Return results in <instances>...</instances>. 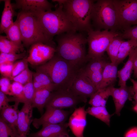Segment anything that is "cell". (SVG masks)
I'll return each mask as SVG.
<instances>
[{
	"instance_id": "13",
	"label": "cell",
	"mask_w": 137,
	"mask_h": 137,
	"mask_svg": "<svg viewBox=\"0 0 137 137\" xmlns=\"http://www.w3.org/2000/svg\"><path fill=\"white\" fill-rule=\"evenodd\" d=\"M87 113L85 106L76 108L70 116L68 127L76 137H84L83 133L87 125Z\"/></svg>"
},
{
	"instance_id": "1",
	"label": "cell",
	"mask_w": 137,
	"mask_h": 137,
	"mask_svg": "<svg viewBox=\"0 0 137 137\" xmlns=\"http://www.w3.org/2000/svg\"><path fill=\"white\" fill-rule=\"evenodd\" d=\"M83 32L72 31L57 35L56 53L82 68L88 61L85 46L86 38Z\"/></svg>"
},
{
	"instance_id": "27",
	"label": "cell",
	"mask_w": 137,
	"mask_h": 137,
	"mask_svg": "<svg viewBox=\"0 0 137 137\" xmlns=\"http://www.w3.org/2000/svg\"><path fill=\"white\" fill-rule=\"evenodd\" d=\"M137 47V40L130 39L127 41H124L119 47L116 63L118 65L122 62L130 52Z\"/></svg>"
},
{
	"instance_id": "2",
	"label": "cell",
	"mask_w": 137,
	"mask_h": 137,
	"mask_svg": "<svg viewBox=\"0 0 137 137\" xmlns=\"http://www.w3.org/2000/svg\"><path fill=\"white\" fill-rule=\"evenodd\" d=\"M81 68L55 53L50 60L38 66L36 69L45 72L49 76L56 90H70Z\"/></svg>"
},
{
	"instance_id": "12",
	"label": "cell",
	"mask_w": 137,
	"mask_h": 137,
	"mask_svg": "<svg viewBox=\"0 0 137 137\" xmlns=\"http://www.w3.org/2000/svg\"><path fill=\"white\" fill-rule=\"evenodd\" d=\"M70 89L86 99L97 91L95 85L83 72L82 68L78 73Z\"/></svg>"
},
{
	"instance_id": "6",
	"label": "cell",
	"mask_w": 137,
	"mask_h": 137,
	"mask_svg": "<svg viewBox=\"0 0 137 137\" xmlns=\"http://www.w3.org/2000/svg\"><path fill=\"white\" fill-rule=\"evenodd\" d=\"M91 20L94 30L117 31L119 29L113 0L95 1L92 7Z\"/></svg>"
},
{
	"instance_id": "23",
	"label": "cell",
	"mask_w": 137,
	"mask_h": 137,
	"mask_svg": "<svg viewBox=\"0 0 137 137\" xmlns=\"http://www.w3.org/2000/svg\"><path fill=\"white\" fill-rule=\"evenodd\" d=\"M112 86L97 90L90 98L89 104L92 106L106 107L107 99L111 95Z\"/></svg>"
},
{
	"instance_id": "37",
	"label": "cell",
	"mask_w": 137,
	"mask_h": 137,
	"mask_svg": "<svg viewBox=\"0 0 137 137\" xmlns=\"http://www.w3.org/2000/svg\"><path fill=\"white\" fill-rule=\"evenodd\" d=\"M121 36L123 39L137 40V25L131 26L125 29Z\"/></svg>"
},
{
	"instance_id": "16",
	"label": "cell",
	"mask_w": 137,
	"mask_h": 137,
	"mask_svg": "<svg viewBox=\"0 0 137 137\" xmlns=\"http://www.w3.org/2000/svg\"><path fill=\"white\" fill-rule=\"evenodd\" d=\"M39 131L32 133L28 137H57L60 136H68L67 128L68 123L47 124L42 126Z\"/></svg>"
},
{
	"instance_id": "18",
	"label": "cell",
	"mask_w": 137,
	"mask_h": 137,
	"mask_svg": "<svg viewBox=\"0 0 137 137\" xmlns=\"http://www.w3.org/2000/svg\"><path fill=\"white\" fill-rule=\"evenodd\" d=\"M128 56V59L124 66L117 72L118 85L120 87L126 85V81L130 78L134 62L137 57V47L130 52Z\"/></svg>"
},
{
	"instance_id": "5",
	"label": "cell",
	"mask_w": 137,
	"mask_h": 137,
	"mask_svg": "<svg viewBox=\"0 0 137 137\" xmlns=\"http://www.w3.org/2000/svg\"><path fill=\"white\" fill-rule=\"evenodd\" d=\"M95 1L66 0L63 10L76 31L88 32L93 29L91 15Z\"/></svg>"
},
{
	"instance_id": "46",
	"label": "cell",
	"mask_w": 137,
	"mask_h": 137,
	"mask_svg": "<svg viewBox=\"0 0 137 137\" xmlns=\"http://www.w3.org/2000/svg\"><path fill=\"white\" fill-rule=\"evenodd\" d=\"M133 98L136 104H137V93H135Z\"/></svg>"
},
{
	"instance_id": "19",
	"label": "cell",
	"mask_w": 137,
	"mask_h": 137,
	"mask_svg": "<svg viewBox=\"0 0 137 137\" xmlns=\"http://www.w3.org/2000/svg\"><path fill=\"white\" fill-rule=\"evenodd\" d=\"M19 103L15 102L14 105H9L0 110V118L8 125L16 130L19 111L18 106Z\"/></svg>"
},
{
	"instance_id": "24",
	"label": "cell",
	"mask_w": 137,
	"mask_h": 137,
	"mask_svg": "<svg viewBox=\"0 0 137 137\" xmlns=\"http://www.w3.org/2000/svg\"><path fill=\"white\" fill-rule=\"evenodd\" d=\"M121 95L119 100L115 105V113L118 116L120 115V112L127 100H132L134 95L132 87L126 85L120 87Z\"/></svg>"
},
{
	"instance_id": "31",
	"label": "cell",
	"mask_w": 137,
	"mask_h": 137,
	"mask_svg": "<svg viewBox=\"0 0 137 137\" xmlns=\"http://www.w3.org/2000/svg\"><path fill=\"white\" fill-rule=\"evenodd\" d=\"M27 56L25 51L19 53H0V64L13 63L17 60L22 59Z\"/></svg>"
},
{
	"instance_id": "41",
	"label": "cell",
	"mask_w": 137,
	"mask_h": 137,
	"mask_svg": "<svg viewBox=\"0 0 137 137\" xmlns=\"http://www.w3.org/2000/svg\"><path fill=\"white\" fill-rule=\"evenodd\" d=\"M121 95L120 89L112 86L111 89V95L114 103L116 104L119 100Z\"/></svg>"
},
{
	"instance_id": "15",
	"label": "cell",
	"mask_w": 137,
	"mask_h": 137,
	"mask_svg": "<svg viewBox=\"0 0 137 137\" xmlns=\"http://www.w3.org/2000/svg\"><path fill=\"white\" fill-rule=\"evenodd\" d=\"M33 108L31 104H24L19 111L17 127L18 134L26 136L29 134L30 126L33 119Z\"/></svg>"
},
{
	"instance_id": "10",
	"label": "cell",
	"mask_w": 137,
	"mask_h": 137,
	"mask_svg": "<svg viewBox=\"0 0 137 137\" xmlns=\"http://www.w3.org/2000/svg\"><path fill=\"white\" fill-rule=\"evenodd\" d=\"M56 52L53 47L42 43H35L30 46L27 60L31 65L39 66L50 60Z\"/></svg>"
},
{
	"instance_id": "45",
	"label": "cell",
	"mask_w": 137,
	"mask_h": 137,
	"mask_svg": "<svg viewBox=\"0 0 137 137\" xmlns=\"http://www.w3.org/2000/svg\"><path fill=\"white\" fill-rule=\"evenodd\" d=\"M66 0H52V1L54 2H57L59 5H63Z\"/></svg>"
},
{
	"instance_id": "48",
	"label": "cell",
	"mask_w": 137,
	"mask_h": 137,
	"mask_svg": "<svg viewBox=\"0 0 137 137\" xmlns=\"http://www.w3.org/2000/svg\"><path fill=\"white\" fill-rule=\"evenodd\" d=\"M16 137H27V136L18 134Z\"/></svg>"
},
{
	"instance_id": "7",
	"label": "cell",
	"mask_w": 137,
	"mask_h": 137,
	"mask_svg": "<svg viewBox=\"0 0 137 137\" xmlns=\"http://www.w3.org/2000/svg\"><path fill=\"white\" fill-rule=\"evenodd\" d=\"M87 37L88 48L87 57L90 59L101 57L113 39L121 36V33L107 30L92 29L88 33Z\"/></svg>"
},
{
	"instance_id": "30",
	"label": "cell",
	"mask_w": 137,
	"mask_h": 137,
	"mask_svg": "<svg viewBox=\"0 0 137 137\" xmlns=\"http://www.w3.org/2000/svg\"><path fill=\"white\" fill-rule=\"evenodd\" d=\"M121 36L115 37L111 41L106 51L111 62L116 63L120 46L124 41Z\"/></svg>"
},
{
	"instance_id": "22",
	"label": "cell",
	"mask_w": 137,
	"mask_h": 137,
	"mask_svg": "<svg viewBox=\"0 0 137 137\" xmlns=\"http://www.w3.org/2000/svg\"><path fill=\"white\" fill-rule=\"evenodd\" d=\"M52 91L48 89H42L35 91L31 102L33 108L37 109L41 115L48 101Z\"/></svg>"
},
{
	"instance_id": "39",
	"label": "cell",
	"mask_w": 137,
	"mask_h": 137,
	"mask_svg": "<svg viewBox=\"0 0 137 137\" xmlns=\"http://www.w3.org/2000/svg\"><path fill=\"white\" fill-rule=\"evenodd\" d=\"M13 63H4L0 64V72L4 77L9 78L11 80Z\"/></svg>"
},
{
	"instance_id": "42",
	"label": "cell",
	"mask_w": 137,
	"mask_h": 137,
	"mask_svg": "<svg viewBox=\"0 0 137 137\" xmlns=\"http://www.w3.org/2000/svg\"><path fill=\"white\" fill-rule=\"evenodd\" d=\"M125 137H137V127L132 128L126 133Z\"/></svg>"
},
{
	"instance_id": "11",
	"label": "cell",
	"mask_w": 137,
	"mask_h": 137,
	"mask_svg": "<svg viewBox=\"0 0 137 137\" xmlns=\"http://www.w3.org/2000/svg\"><path fill=\"white\" fill-rule=\"evenodd\" d=\"M44 113L39 118L33 119L32 124L36 129L41 126L50 124H56L65 122L70 112L61 109L46 107Z\"/></svg>"
},
{
	"instance_id": "38",
	"label": "cell",
	"mask_w": 137,
	"mask_h": 137,
	"mask_svg": "<svg viewBox=\"0 0 137 137\" xmlns=\"http://www.w3.org/2000/svg\"><path fill=\"white\" fill-rule=\"evenodd\" d=\"M10 79L9 78L3 77L0 79V91L6 95L11 96L10 91Z\"/></svg>"
},
{
	"instance_id": "25",
	"label": "cell",
	"mask_w": 137,
	"mask_h": 137,
	"mask_svg": "<svg viewBox=\"0 0 137 137\" xmlns=\"http://www.w3.org/2000/svg\"><path fill=\"white\" fill-rule=\"evenodd\" d=\"M86 111L87 114L100 120L108 126H110L112 115L109 114L106 107L92 106L89 107Z\"/></svg>"
},
{
	"instance_id": "26",
	"label": "cell",
	"mask_w": 137,
	"mask_h": 137,
	"mask_svg": "<svg viewBox=\"0 0 137 137\" xmlns=\"http://www.w3.org/2000/svg\"><path fill=\"white\" fill-rule=\"evenodd\" d=\"M7 38L16 45L23 47L21 31L17 19L5 31Z\"/></svg>"
},
{
	"instance_id": "21",
	"label": "cell",
	"mask_w": 137,
	"mask_h": 137,
	"mask_svg": "<svg viewBox=\"0 0 137 137\" xmlns=\"http://www.w3.org/2000/svg\"><path fill=\"white\" fill-rule=\"evenodd\" d=\"M33 83L35 91L42 89H48L52 91L56 88L49 76L45 72L36 69L33 73Z\"/></svg>"
},
{
	"instance_id": "29",
	"label": "cell",
	"mask_w": 137,
	"mask_h": 137,
	"mask_svg": "<svg viewBox=\"0 0 137 137\" xmlns=\"http://www.w3.org/2000/svg\"><path fill=\"white\" fill-rule=\"evenodd\" d=\"M23 47L19 46L12 42L6 36H0V53H20L23 51Z\"/></svg>"
},
{
	"instance_id": "3",
	"label": "cell",
	"mask_w": 137,
	"mask_h": 137,
	"mask_svg": "<svg viewBox=\"0 0 137 137\" xmlns=\"http://www.w3.org/2000/svg\"><path fill=\"white\" fill-rule=\"evenodd\" d=\"M32 13L36 16L46 35L51 40L55 36L77 31L64 12L63 5H59L54 11Z\"/></svg>"
},
{
	"instance_id": "14",
	"label": "cell",
	"mask_w": 137,
	"mask_h": 137,
	"mask_svg": "<svg viewBox=\"0 0 137 137\" xmlns=\"http://www.w3.org/2000/svg\"><path fill=\"white\" fill-rule=\"evenodd\" d=\"M12 5L15 10L31 12L50 11L54 7L46 0H16Z\"/></svg>"
},
{
	"instance_id": "28",
	"label": "cell",
	"mask_w": 137,
	"mask_h": 137,
	"mask_svg": "<svg viewBox=\"0 0 137 137\" xmlns=\"http://www.w3.org/2000/svg\"><path fill=\"white\" fill-rule=\"evenodd\" d=\"M85 66L82 68L84 74L87 75L90 73L103 71L107 62L103 56L99 58L89 60Z\"/></svg>"
},
{
	"instance_id": "36",
	"label": "cell",
	"mask_w": 137,
	"mask_h": 137,
	"mask_svg": "<svg viewBox=\"0 0 137 137\" xmlns=\"http://www.w3.org/2000/svg\"><path fill=\"white\" fill-rule=\"evenodd\" d=\"M27 57L17 60L13 63L11 80L12 78L18 75L28 67Z\"/></svg>"
},
{
	"instance_id": "40",
	"label": "cell",
	"mask_w": 137,
	"mask_h": 137,
	"mask_svg": "<svg viewBox=\"0 0 137 137\" xmlns=\"http://www.w3.org/2000/svg\"><path fill=\"white\" fill-rule=\"evenodd\" d=\"M10 101H12L11 97H8L6 94L0 91V110L9 105V102Z\"/></svg>"
},
{
	"instance_id": "9",
	"label": "cell",
	"mask_w": 137,
	"mask_h": 137,
	"mask_svg": "<svg viewBox=\"0 0 137 137\" xmlns=\"http://www.w3.org/2000/svg\"><path fill=\"white\" fill-rule=\"evenodd\" d=\"M87 99L78 96L70 89L57 90L53 91L45 107H51L62 109L75 107Z\"/></svg>"
},
{
	"instance_id": "44",
	"label": "cell",
	"mask_w": 137,
	"mask_h": 137,
	"mask_svg": "<svg viewBox=\"0 0 137 137\" xmlns=\"http://www.w3.org/2000/svg\"><path fill=\"white\" fill-rule=\"evenodd\" d=\"M130 80L132 83L133 88L135 93H137V81L130 78Z\"/></svg>"
},
{
	"instance_id": "20",
	"label": "cell",
	"mask_w": 137,
	"mask_h": 137,
	"mask_svg": "<svg viewBox=\"0 0 137 137\" xmlns=\"http://www.w3.org/2000/svg\"><path fill=\"white\" fill-rule=\"evenodd\" d=\"M4 3V7L1 16L0 24V33L5 31L13 23V18L15 13L12 4L10 0H3Z\"/></svg>"
},
{
	"instance_id": "8",
	"label": "cell",
	"mask_w": 137,
	"mask_h": 137,
	"mask_svg": "<svg viewBox=\"0 0 137 137\" xmlns=\"http://www.w3.org/2000/svg\"><path fill=\"white\" fill-rule=\"evenodd\" d=\"M119 30L137 24V0H113Z\"/></svg>"
},
{
	"instance_id": "33",
	"label": "cell",
	"mask_w": 137,
	"mask_h": 137,
	"mask_svg": "<svg viewBox=\"0 0 137 137\" xmlns=\"http://www.w3.org/2000/svg\"><path fill=\"white\" fill-rule=\"evenodd\" d=\"M33 73L28 67L18 75L12 78L11 80L18 82L24 85L33 80Z\"/></svg>"
},
{
	"instance_id": "17",
	"label": "cell",
	"mask_w": 137,
	"mask_h": 137,
	"mask_svg": "<svg viewBox=\"0 0 137 137\" xmlns=\"http://www.w3.org/2000/svg\"><path fill=\"white\" fill-rule=\"evenodd\" d=\"M118 65L116 63H107L104 68L102 79L97 88V91L110 86H114L117 77Z\"/></svg>"
},
{
	"instance_id": "43",
	"label": "cell",
	"mask_w": 137,
	"mask_h": 137,
	"mask_svg": "<svg viewBox=\"0 0 137 137\" xmlns=\"http://www.w3.org/2000/svg\"><path fill=\"white\" fill-rule=\"evenodd\" d=\"M133 70L134 71L133 76L135 78H137V57L135 60L133 64Z\"/></svg>"
},
{
	"instance_id": "32",
	"label": "cell",
	"mask_w": 137,
	"mask_h": 137,
	"mask_svg": "<svg viewBox=\"0 0 137 137\" xmlns=\"http://www.w3.org/2000/svg\"><path fill=\"white\" fill-rule=\"evenodd\" d=\"M24 85L13 81L11 84L10 91L13 101L23 102V89Z\"/></svg>"
},
{
	"instance_id": "35",
	"label": "cell",
	"mask_w": 137,
	"mask_h": 137,
	"mask_svg": "<svg viewBox=\"0 0 137 137\" xmlns=\"http://www.w3.org/2000/svg\"><path fill=\"white\" fill-rule=\"evenodd\" d=\"M17 130L10 127L0 118V137H16Z\"/></svg>"
},
{
	"instance_id": "47",
	"label": "cell",
	"mask_w": 137,
	"mask_h": 137,
	"mask_svg": "<svg viewBox=\"0 0 137 137\" xmlns=\"http://www.w3.org/2000/svg\"><path fill=\"white\" fill-rule=\"evenodd\" d=\"M133 110L137 113V104H136L133 108Z\"/></svg>"
},
{
	"instance_id": "4",
	"label": "cell",
	"mask_w": 137,
	"mask_h": 137,
	"mask_svg": "<svg viewBox=\"0 0 137 137\" xmlns=\"http://www.w3.org/2000/svg\"><path fill=\"white\" fill-rule=\"evenodd\" d=\"M16 19L21 31L23 46L28 47L35 43H42L56 48L55 43L46 35L33 13L20 10Z\"/></svg>"
},
{
	"instance_id": "34",
	"label": "cell",
	"mask_w": 137,
	"mask_h": 137,
	"mask_svg": "<svg viewBox=\"0 0 137 137\" xmlns=\"http://www.w3.org/2000/svg\"><path fill=\"white\" fill-rule=\"evenodd\" d=\"M35 90L33 85V80L24 85L23 103L31 104Z\"/></svg>"
},
{
	"instance_id": "49",
	"label": "cell",
	"mask_w": 137,
	"mask_h": 137,
	"mask_svg": "<svg viewBox=\"0 0 137 137\" xmlns=\"http://www.w3.org/2000/svg\"><path fill=\"white\" fill-rule=\"evenodd\" d=\"M57 137H69V136H58Z\"/></svg>"
}]
</instances>
